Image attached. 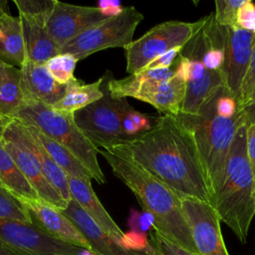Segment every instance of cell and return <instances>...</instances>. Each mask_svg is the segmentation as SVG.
I'll return each instance as SVG.
<instances>
[{"instance_id": "cb8c5ba5", "label": "cell", "mask_w": 255, "mask_h": 255, "mask_svg": "<svg viewBox=\"0 0 255 255\" xmlns=\"http://www.w3.org/2000/svg\"><path fill=\"white\" fill-rule=\"evenodd\" d=\"M22 123V122H21ZM24 127L30 133V135L38 141L45 150L49 153L52 159L60 166V168L68 175L73 177H81V178H90L93 179L91 172L85 167V165L65 146L56 142L52 138L45 135L34 126L24 124Z\"/></svg>"}, {"instance_id": "1f68e13d", "label": "cell", "mask_w": 255, "mask_h": 255, "mask_svg": "<svg viewBox=\"0 0 255 255\" xmlns=\"http://www.w3.org/2000/svg\"><path fill=\"white\" fill-rule=\"evenodd\" d=\"M236 26L255 32V4L252 1L244 0L243 4L238 9Z\"/></svg>"}, {"instance_id": "4316f807", "label": "cell", "mask_w": 255, "mask_h": 255, "mask_svg": "<svg viewBox=\"0 0 255 255\" xmlns=\"http://www.w3.org/2000/svg\"><path fill=\"white\" fill-rule=\"evenodd\" d=\"M78 61L76 57L69 53H60L49 59L45 63V66L56 82L67 85L75 79L74 71Z\"/></svg>"}, {"instance_id": "f1b7e54d", "label": "cell", "mask_w": 255, "mask_h": 255, "mask_svg": "<svg viewBox=\"0 0 255 255\" xmlns=\"http://www.w3.org/2000/svg\"><path fill=\"white\" fill-rule=\"evenodd\" d=\"M19 15L48 21L56 0H14Z\"/></svg>"}, {"instance_id": "277c9868", "label": "cell", "mask_w": 255, "mask_h": 255, "mask_svg": "<svg viewBox=\"0 0 255 255\" xmlns=\"http://www.w3.org/2000/svg\"><path fill=\"white\" fill-rule=\"evenodd\" d=\"M219 89L204 103L197 115L179 114L193 132L211 203L221 185L236 131L239 126L245 123L241 111L229 118L215 111V100Z\"/></svg>"}, {"instance_id": "44dd1931", "label": "cell", "mask_w": 255, "mask_h": 255, "mask_svg": "<svg viewBox=\"0 0 255 255\" xmlns=\"http://www.w3.org/2000/svg\"><path fill=\"white\" fill-rule=\"evenodd\" d=\"M26 59L35 63L45 64L49 59L61 53V48L53 41L46 29V21L19 15Z\"/></svg>"}, {"instance_id": "8fae6325", "label": "cell", "mask_w": 255, "mask_h": 255, "mask_svg": "<svg viewBox=\"0 0 255 255\" xmlns=\"http://www.w3.org/2000/svg\"><path fill=\"white\" fill-rule=\"evenodd\" d=\"M0 241L22 255H76L80 248L55 239L32 223L0 218Z\"/></svg>"}, {"instance_id": "52a82bcc", "label": "cell", "mask_w": 255, "mask_h": 255, "mask_svg": "<svg viewBox=\"0 0 255 255\" xmlns=\"http://www.w3.org/2000/svg\"><path fill=\"white\" fill-rule=\"evenodd\" d=\"M206 21L207 16L195 22L170 20L153 26L124 48L127 72L129 75L135 73L165 52L182 48L201 30Z\"/></svg>"}, {"instance_id": "60d3db41", "label": "cell", "mask_w": 255, "mask_h": 255, "mask_svg": "<svg viewBox=\"0 0 255 255\" xmlns=\"http://www.w3.org/2000/svg\"><path fill=\"white\" fill-rule=\"evenodd\" d=\"M153 248H154V247H153ZM153 255H160V253L154 248V253H153Z\"/></svg>"}, {"instance_id": "4fadbf2b", "label": "cell", "mask_w": 255, "mask_h": 255, "mask_svg": "<svg viewBox=\"0 0 255 255\" xmlns=\"http://www.w3.org/2000/svg\"><path fill=\"white\" fill-rule=\"evenodd\" d=\"M254 41L255 32L237 26L223 27L224 60L221 74L225 89L237 100L248 70Z\"/></svg>"}, {"instance_id": "83f0119b", "label": "cell", "mask_w": 255, "mask_h": 255, "mask_svg": "<svg viewBox=\"0 0 255 255\" xmlns=\"http://www.w3.org/2000/svg\"><path fill=\"white\" fill-rule=\"evenodd\" d=\"M0 218L32 223L31 217L20 199L3 186H0Z\"/></svg>"}, {"instance_id": "ba28073f", "label": "cell", "mask_w": 255, "mask_h": 255, "mask_svg": "<svg viewBox=\"0 0 255 255\" xmlns=\"http://www.w3.org/2000/svg\"><path fill=\"white\" fill-rule=\"evenodd\" d=\"M112 73L102 77L103 96L75 112L73 120L84 135L98 148H107L127 141L122 128V111L126 99H114L108 88Z\"/></svg>"}, {"instance_id": "7402d4cb", "label": "cell", "mask_w": 255, "mask_h": 255, "mask_svg": "<svg viewBox=\"0 0 255 255\" xmlns=\"http://www.w3.org/2000/svg\"><path fill=\"white\" fill-rule=\"evenodd\" d=\"M25 103L20 68L0 58V115L14 119Z\"/></svg>"}, {"instance_id": "9a60e30c", "label": "cell", "mask_w": 255, "mask_h": 255, "mask_svg": "<svg viewBox=\"0 0 255 255\" xmlns=\"http://www.w3.org/2000/svg\"><path fill=\"white\" fill-rule=\"evenodd\" d=\"M2 139L6 150L12 156L22 174L35 189L39 198L60 210L65 209L68 203L46 179L39 161L19 139L10 122L5 128Z\"/></svg>"}, {"instance_id": "8992f818", "label": "cell", "mask_w": 255, "mask_h": 255, "mask_svg": "<svg viewBox=\"0 0 255 255\" xmlns=\"http://www.w3.org/2000/svg\"><path fill=\"white\" fill-rule=\"evenodd\" d=\"M108 88L114 99L133 98L149 104L162 116L176 117L181 113L186 82L174 69H142L124 79L111 75Z\"/></svg>"}, {"instance_id": "d4e9b609", "label": "cell", "mask_w": 255, "mask_h": 255, "mask_svg": "<svg viewBox=\"0 0 255 255\" xmlns=\"http://www.w3.org/2000/svg\"><path fill=\"white\" fill-rule=\"evenodd\" d=\"M101 84L102 77L90 84H85L83 81L75 78L66 85V92L63 98L51 108L73 115L75 112L102 98L103 91Z\"/></svg>"}, {"instance_id": "30bf717a", "label": "cell", "mask_w": 255, "mask_h": 255, "mask_svg": "<svg viewBox=\"0 0 255 255\" xmlns=\"http://www.w3.org/2000/svg\"><path fill=\"white\" fill-rule=\"evenodd\" d=\"M204 26L182 47L179 53L180 56L189 61V75L180 113L186 116L197 115L211 95L219 88L224 87L221 71H209L202 63V57L207 47V35Z\"/></svg>"}, {"instance_id": "ab89813d", "label": "cell", "mask_w": 255, "mask_h": 255, "mask_svg": "<svg viewBox=\"0 0 255 255\" xmlns=\"http://www.w3.org/2000/svg\"><path fill=\"white\" fill-rule=\"evenodd\" d=\"M10 120H12V119H7V118L0 115V140L3 138L5 128L8 125V123L10 122Z\"/></svg>"}, {"instance_id": "b9f144b4", "label": "cell", "mask_w": 255, "mask_h": 255, "mask_svg": "<svg viewBox=\"0 0 255 255\" xmlns=\"http://www.w3.org/2000/svg\"><path fill=\"white\" fill-rule=\"evenodd\" d=\"M0 186H3V184L1 183V181H0ZM3 187H4V186H3Z\"/></svg>"}, {"instance_id": "5b68a950", "label": "cell", "mask_w": 255, "mask_h": 255, "mask_svg": "<svg viewBox=\"0 0 255 255\" xmlns=\"http://www.w3.org/2000/svg\"><path fill=\"white\" fill-rule=\"evenodd\" d=\"M14 119L34 126L45 135L65 146L91 172L93 179L100 184L106 182L98 160L99 148L78 128L73 115L56 111L34 100H26Z\"/></svg>"}, {"instance_id": "e0dca14e", "label": "cell", "mask_w": 255, "mask_h": 255, "mask_svg": "<svg viewBox=\"0 0 255 255\" xmlns=\"http://www.w3.org/2000/svg\"><path fill=\"white\" fill-rule=\"evenodd\" d=\"M62 212L76 225L92 251L98 255H153L154 253V248L152 251H138L124 247L106 233L72 198Z\"/></svg>"}, {"instance_id": "ac0fdd59", "label": "cell", "mask_w": 255, "mask_h": 255, "mask_svg": "<svg viewBox=\"0 0 255 255\" xmlns=\"http://www.w3.org/2000/svg\"><path fill=\"white\" fill-rule=\"evenodd\" d=\"M22 89L26 100H34L52 107L65 95L66 85L52 77L45 64L25 60L20 67Z\"/></svg>"}, {"instance_id": "d590c367", "label": "cell", "mask_w": 255, "mask_h": 255, "mask_svg": "<svg viewBox=\"0 0 255 255\" xmlns=\"http://www.w3.org/2000/svg\"><path fill=\"white\" fill-rule=\"evenodd\" d=\"M129 225L134 229L133 231L140 233L141 231L148 230L149 226L152 227V219L150 215L143 211V213H138L132 210L129 218Z\"/></svg>"}, {"instance_id": "74e56055", "label": "cell", "mask_w": 255, "mask_h": 255, "mask_svg": "<svg viewBox=\"0 0 255 255\" xmlns=\"http://www.w3.org/2000/svg\"><path fill=\"white\" fill-rule=\"evenodd\" d=\"M241 113L244 117L245 124L247 126L255 125V88L253 90V93L248 105L241 110Z\"/></svg>"}, {"instance_id": "3957f363", "label": "cell", "mask_w": 255, "mask_h": 255, "mask_svg": "<svg viewBox=\"0 0 255 255\" xmlns=\"http://www.w3.org/2000/svg\"><path fill=\"white\" fill-rule=\"evenodd\" d=\"M247 125L239 126L234 136L221 185L211 206L224 222L245 243L255 215V182L246 152Z\"/></svg>"}, {"instance_id": "836d02e7", "label": "cell", "mask_w": 255, "mask_h": 255, "mask_svg": "<svg viewBox=\"0 0 255 255\" xmlns=\"http://www.w3.org/2000/svg\"><path fill=\"white\" fill-rule=\"evenodd\" d=\"M182 48H174L171 49L159 57L152 60L146 67L143 69H167L170 68L176 61L179 56V53ZM142 70V69H141Z\"/></svg>"}, {"instance_id": "6da1fadb", "label": "cell", "mask_w": 255, "mask_h": 255, "mask_svg": "<svg viewBox=\"0 0 255 255\" xmlns=\"http://www.w3.org/2000/svg\"><path fill=\"white\" fill-rule=\"evenodd\" d=\"M103 149L128 157L180 197L211 203L193 132L179 115L161 116L147 131Z\"/></svg>"}, {"instance_id": "d6a6232c", "label": "cell", "mask_w": 255, "mask_h": 255, "mask_svg": "<svg viewBox=\"0 0 255 255\" xmlns=\"http://www.w3.org/2000/svg\"><path fill=\"white\" fill-rule=\"evenodd\" d=\"M149 241L151 245L160 253V255H196L169 243L154 231L150 234Z\"/></svg>"}, {"instance_id": "f546056e", "label": "cell", "mask_w": 255, "mask_h": 255, "mask_svg": "<svg viewBox=\"0 0 255 255\" xmlns=\"http://www.w3.org/2000/svg\"><path fill=\"white\" fill-rule=\"evenodd\" d=\"M244 0H217L215 1L214 19L219 26H236L237 13Z\"/></svg>"}, {"instance_id": "ffe728a7", "label": "cell", "mask_w": 255, "mask_h": 255, "mask_svg": "<svg viewBox=\"0 0 255 255\" xmlns=\"http://www.w3.org/2000/svg\"><path fill=\"white\" fill-rule=\"evenodd\" d=\"M10 125L12 126L14 131L16 132L22 143L35 155V157L39 161L46 179L68 203L71 200V194L68 184V175L52 159V157L45 150V148L30 135V133L20 121L12 119L10 121Z\"/></svg>"}, {"instance_id": "7c38bea8", "label": "cell", "mask_w": 255, "mask_h": 255, "mask_svg": "<svg viewBox=\"0 0 255 255\" xmlns=\"http://www.w3.org/2000/svg\"><path fill=\"white\" fill-rule=\"evenodd\" d=\"M180 202L197 255H229L215 209L194 198L180 197Z\"/></svg>"}, {"instance_id": "e575fe53", "label": "cell", "mask_w": 255, "mask_h": 255, "mask_svg": "<svg viewBox=\"0 0 255 255\" xmlns=\"http://www.w3.org/2000/svg\"><path fill=\"white\" fill-rule=\"evenodd\" d=\"M246 152L255 182V125L247 126Z\"/></svg>"}, {"instance_id": "484cf974", "label": "cell", "mask_w": 255, "mask_h": 255, "mask_svg": "<svg viewBox=\"0 0 255 255\" xmlns=\"http://www.w3.org/2000/svg\"><path fill=\"white\" fill-rule=\"evenodd\" d=\"M0 181L6 189L18 198L40 199L6 150L3 139L0 140Z\"/></svg>"}, {"instance_id": "7a4b0ae2", "label": "cell", "mask_w": 255, "mask_h": 255, "mask_svg": "<svg viewBox=\"0 0 255 255\" xmlns=\"http://www.w3.org/2000/svg\"><path fill=\"white\" fill-rule=\"evenodd\" d=\"M113 173L135 196L143 211L150 215L156 234L169 243L196 254L180 197L163 182L128 157L99 148Z\"/></svg>"}, {"instance_id": "d6986e66", "label": "cell", "mask_w": 255, "mask_h": 255, "mask_svg": "<svg viewBox=\"0 0 255 255\" xmlns=\"http://www.w3.org/2000/svg\"><path fill=\"white\" fill-rule=\"evenodd\" d=\"M91 180L92 179L90 178L68 176L71 198L74 199L106 233L123 245L125 233L121 230L98 198L93 189Z\"/></svg>"}, {"instance_id": "4dcf8cb0", "label": "cell", "mask_w": 255, "mask_h": 255, "mask_svg": "<svg viewBox=\"0 0 255 255\" xmlns=\"http://www.w3.org/2000/svg\"><path fill=\"white\" fill-rule=\"evenodd\" d=\"M254 88H255V41H254V44L252 47L248 70H247L246 75L242 81L241 88L239 91L238 100H237L240 111L248 105Z\"/></svg>"}, {"instance_id": "8d00e7d4", "label": "cell", "mask_w": 255, "mask_h": 255, "mask_svg": "<svg viewBox=\"0 0 255 255\" xmlns=\"http://www.w3.org/2000/svg\"><path fill=\"white\" fill-rule=\"evenodd\" d=\"M97 8L100 10V12L104 16L109 18L121 14L125 9V7L120 1H114V0L99 1Z\"/></svg>"}, {"instance_id": "9c48e42d", "label": "cell", "mask_w": 255, "mask_h": 255, "mask_svg": "<svg viewBox=\"0 0 255 255\" xmlns=\"http://www.w3.org/2000/svg\"><path fill=\"white\" fill-rule=\"evenodd\" d=\"M143 14L135 7H125L124 11L114 17L89 28L62 49L61 53H69L79 61L102 50L110 48H126L131 41Z\"/></svg>"}, {"instance_id": "603a6c76", "label": "cell", "mask_w": 255, "mask_h": 255, "mask_svg": "<svg viewBox=\"0 0 255 255\" xmlns=\"http://www.w3.org/2000/svg\"><path fill=\"white\" fill-rule=\"evenodd\" d=\"M0 58L19 66L26 60L22 26L19 16L6 13L0 16Z\"/></svg>"}, {"instance_id": "2e32d148", "label": "cell", "mask_w": 255, "mask_h": 255, "mask_svg": "<svg viewBox=\"0 0 255 255\" xmlns=\"http://www.w3.org/2000/svg\"><path fill=\"white\" fill-rule=\"evenodd\" d=\"M19 199L26 207L32 223L43 232L62 242L92 251L83 234L62 210L41 199Z\"/></svg>"}, {"instance_id": "5bb4252c", "label": "cell", "mask_w": 255, "mask_h": 255, "mask_svg": "<svg viewBox=\"0 0 255 255\" xmlns=\"http://www.w3.org/2000/svg\"><path fill=\"white\" fill-rule=\"evenodd\" d=\"M108 18L97 7L68 4L56 0L46 23V29L53 41L62 49L74 38Z\"/></svg>"}, {"instance_id": "f35d334b", "label": "cell", "mask_w": 255, "mask_h": 255, "mask_svg": "<svg viewBox=\"0 0 255 255\" xmlns=\"http://www.w3.org/2000/svg\"><path fill=\"white\" fill-rule=\"evenodd\" d=\"M0 255H22L13 248L0 241Z\"/></svg>"}]
</instances>
